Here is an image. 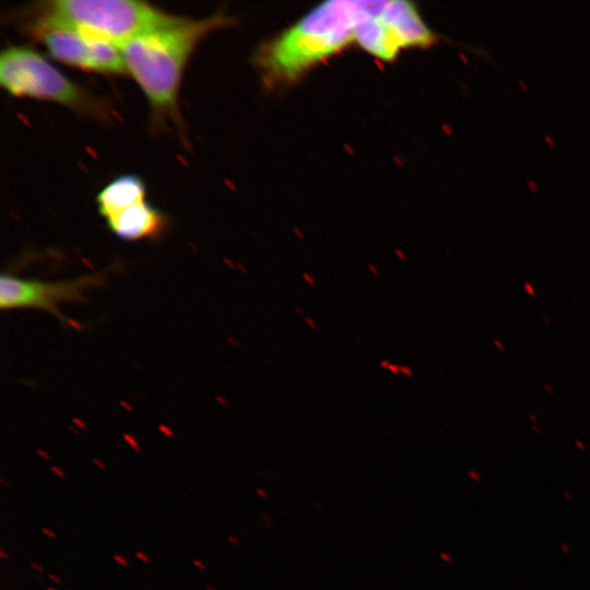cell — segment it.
I'll use <instances>...</instances> for the list:
<instances>
[{
    "instance_id": "23",
    "label": "cell",
    "mask_w": 590,
    "mask_h": 590,
    "mask_svg": "<svg viewBox=\"0 0 590 590\" xmlns=\"http://www.w3.org/2000/svg\"><path fill=\"white\" fill-rule=\"evenodd\" d=\"M95 464H97L101 469H105V464H103L101 461L98 460H94Z\"/></svg>"
},
{
    "instance_id": "12",
    "label": "cell",
    "mask_w": 590,
    "mask_h": 590,
    "mask_svg": "<svg viewBox=\"0 0 590 590\" xmlns=\"http://www.w3.org/2000/svg\"><path fill=\"white\" fill-rule=\"evenodd\" d=\"M31 567H32L35 571H37V573H39V574H44V573H45V568H44L40 564H38V563L32 562V563H31Z\"/></svg>"
},
{
    "instance_id": "24",
    "label": "cell",
    "mask_w": 590,
    "mask_h": 590,
    "mask_svg": "<svg viewBox=\"0 0 590 590\" xmlns=\"http://www.w3.org/2000/svg\"><path fill=\"white\" fill-rule=\"evenodd\" d=\"M227 539L233 543V544H238L237 542V539L233 538V536H227Z\"/></svg>"
},
{
    "instance_id": "5",
    "label": "cell",
    "mask_w": 590,
    "mask_h": 590,
    "mask_svg": "<svg viewBox=\"0 0 590 590\" xmlns=\"http://www.w3.org/2000/svg\"><path fill=\"white\" fill-rule=\"evenodd\" d=\"M25 28L66 64L104 74L128 72L119 47L110 42L34 13Z\"/></svg>"
},
{
    "instance_id": "11",
    "label": "cell",
    "mask_w": 590,
    "mask_h": 590,
    "mask_svg": "<svg viewBox=\"0 0 590 590\" xmlns=\"http://www.w3.org/2000/svg\"><path fill=\"white\" fill-rule=\"evenodd\" d=\"M42 533H44L46 536L50 538V539H56L57 538V534L49 528L47 527H42L40 529Z\"/></svg>"
},
{
    "instance_id": "6",
    "label": "cell",
    "mask_w": 590,
    "mask_h": 590,
    "mask_svg": "<svg viewBox=\"0 0 590 590\" xmlns=\"http://www.w3.org/2000/svg\"><path fill=\"white\" fill-rule=\"evenodd\" d=\"M104 280V272L58 282L22 279L3 273L0 279V306L2 309L45 310L61 322L72 324L71 320L60 311L61 304L84 300V292L90 287L101 285Z\"/></svg>"
},
{
    "instance_id": "25",
    "label": "cell",
    "mask_w": 590,
    "mask_h": 590,
    "mask_svg": "<svg viewBox=\"0 0 590 590\" xmlns=\"http://www.w3.org/2000/svg\"><path fill=\"white\" fill-rule=\"evenodd\" d=\"M0 482H1V484H2L3 486H9V484H8L7 482H5V480H4V479H1V481H0Z\"/></svg>"
},
{
    "instance_id": "26",
    "label": "cell",
    "mask_w": 590,
    "mask_h": 590,
    "mask_svg": "<svg viewBox=\"0 0 590 590\" xmlns=\"http://www.w3.org/2000/svg\"><path fill=\"white\" fill-rule=\"evenodd\" d=\"M206 589H208V590H215V588H213V587L210 586V585L206 586Z\"/></svg>"
},
{
    "instance_id": "17",
    "label": "cell",
    "mask_w": 590,
    "mask_h": 590,
    "mask_svg": "<svg viewBox=\"0 0 590 590\" xmlns=\"http://www.w3.org/2000/svg\"><path fill=\"white\" fill-rule=\"evenodd\" d=\"M47 576H48V578H49L50 580H52L55 583H58V585H61V583H62L61 578L58 577L57 575H55V574H48Z\"/></svg>"
},
{
    "instance_id": "22",
    "label": "cell",
    "mask_w": 590,
    "mask_h": 590,
    "mask_svg": "<svg viewBox=\"0 0 590 590\" xmlns=\"http://www.w3.org/2000/svg\"><path fill=\"white\" fill-rule=\"evenodd\" d=\"M0 557L1 558H7V557H9V554H7L3 548H0Z\"/></svg>"
},
{
    "instance_id": "4",
    "label": "cell",
    "mask_w": 590,
    "mask_h": 590,
    "mask_svg": "<svg viewBox=\"0 0 590 590\" xmlns=\"http://www.w3.org/2000/svg\"><path fill=\"white\" fill-rule=\"evenodd\" d=\"M0 84L12 96L54 102L95 118L107 115L103 101L69 80L28 47L11 46L2 50Z\"/></svg>"
},
{
    "instance_id": "3",
    "label": "cell",
    "mask_w": 590,
    "mask_h": 590,
    "mask_svg": "<svg viewBox=\"0 0 590 590\" xmlns=\"http://www.w3.org/2000/svg\"><path fill=\"white\" fill-rule=\"evenodd\" d=\"M32 11L118 47L142 33L168 26L181 17L146 2L132 0L46 1L37 3Z\"/></svg>"
},
{
    "instance_id": "15",
    "label": "cell",
    "mask_w": 590,
    "mask_h": 590,
    "mask_svg": "<svg viewBox=\"0 0 590 590\" xmlns=\"http://www.w3.org/2000/svg\"><path fill=\"white\" fill-rule=\"evenodd\" d=\"M400 373L404 374L405 376H412L413 371L408 366H400Z\"/></svg>"
},
{
    "instance_id": "2",
    "label": "cell",
    "mask_w": 590,
    "mask_h": 590,
    "mask_svg": "<svg viewBox=\"0 0 590 590\" xmlns=\"http://www.w3.org/2000/svg\"><path fill=\"white\" fill-rule=\"evenodd\" d=\"M231 23L232 19L222 13L203 19L180 17L119 47L127 71L140 85L156 117L177 118L178 90L189 57L201 39Z\"/></svg>"
},
{
    "instance_id": "21",
    "label": "cell",
    "mask_w": 590,
    "mask_h": 590,
    "mask_svg": "<svg viewBox=\"0 0 590 590\" xmlns=\"http://www.w3.org/2000/svg\"><path fill=\"white\" fill-rule=\"evenodd\" d=\"M368 268H369V270H370V272L373 274L378 275L379 272H378L377 268L373 267L371 264H368Z\"/></svg>"
},
{
    "instance_id": "8",
    "label": "cell",
    "mask_w": 590,
    "mask_h": 590,
    "mask_svg": "<svg viewBox=\"0 0 590 590\" xmlns=\"http://www.w3.org/2000/svg\"><path fill=\"white\" fill-rule=\"evenodd\" d=\"M143 181L134 175L120 176L109 182L97 196L99 213L108 219L125 209L144 201Z\"/></svg>"
},
{
    "instance_id": "27",
    "label": "cell",
    "mask_w": 590,
    "mask_h": 590,
    "mask_svg": "<svg viewBox=\"0 0 590 590\" xmlns=\"http://www.w3.org/2000/svg\"><path fill=\"white\" fill-rule=\"evenodd\" d=\"M46 590H57V589H56V588H54V587H47V589H46Z\"/></svg>"
},
{
    "instance_id": "13",
    "label": "cell",
    "mask_w": 590,
    "mask_h": 590,
    "mask_svg": "<svg viewBox=\"0 0 590 590\" xmlns=\"http://www.w3.org/2000/svg\"><path fill=\"white\" fill-rule=\"evenodd\" d=\"M303 278L309 285H315L316 284L314 278L309 273L304 272Z\"/></svg>"
},
{
    "instance_id": "20",
    "label": "cell",
    "mask_w": 590,
    "mask_h": 590,
    "mask_svg": "<svg viewBox=\"0 0 590 590\" xmlns=\"http://www.w3.org/2000/svg\"><path fill=\"white\" fill-rule=\"evenodd\" d=\"M390 364H391V363H390L388 359H382V361L379 363V366H380L381 368L388 369V367H389Z\"/></svg>"
},
{
    "instance_id": "18",
    "label": "cell",
    "mask_w": 590,
    "mask_h": 590,
    "mask_svg": "<svg viewBox=\"0 0 590 590\" xmlns=\"http://www.w3.org/2000/svg\"><path fill=\"white\" fill-rule=\"evenodd\" d=\"M388 369L392 373H394L396 375L400 373V366L397 365V364H390Z\"/></svg>"
},
{
    "instance_id": "14",
    "label": "cell",
    "mask_w": 590,
    "mask_h": 590,
    "mask_svg": "<svg viewBox=\"0 0 590 590\" xmlns=\"http://www.w3.org/2000/svg\"><path fill=\"white\" fill-rule=\"evenodd\" d=\"M50 470H51L56 475H58L59 477H62V479L66 477V473H64L61 469H59V468H57V467H51Z\"/></svg>"
},
{
    "instance_id": "1",
    "label": "cell",
    "mask_w": 590,
    "mask_h": 590,
    "mask_svg": "<svg viewBox=\"0 0 590 590\" xmlns=\"http://www.w3.org/2000/svg\"><path fill=\"white\" fill-rule=\"evenodd\" d=\"M439 38L413 2L329 0L263 44L255 63L269 85L285 84L352 44L392 61L402 50L429 48Z\"/></svg>"
},
{
    "instance_id": "10",
    "label": "cell",
    "mask_w": 590,
    "mask_h": 590,
    "mask_svg": "<svg viewBox=\"0 0 590 590\" xmlns=\"http://www.w3.org/2000/svg\"><path fill=\"white\" fill-rule=\"evenodd\" d=\"M134 555L138 559H140L141 562L145 564H149L151 562L150 557L141 551H137Z\"/></svg>"
},
{
    "instance_id": "9",
    "label": "cell",
    "mask_w": 590,
    "mask_h": 590,
    "mask_svg": "<svg viewBox=\"0 0 590 590\" xmlns=\"http://www.w3.org/2000/svg\"><path fill=\"white\" fill-rule=\"evenodd\" d=\"M113 559L122 567L129 566V560L120 554H114Z\"/></svg>"
},
{
    "instance_id": "7",
    "label": "cell",
    "mask_w": 590,
    "mask_h": 590,
    "mask_svg": "<svg viewBox=\"0 0 590 590\" xmlns=\"http://www.w3.org/2000/svg\"><path fill=\"white\" fill-rule=\"evenodd\" d=\"M106 220L110 231L125 240L154 237L165 227L164 215L145 201L138 202Z\"/></svg>"
},
{
    "instance_id": "16",
    "label": "cell",
    "mask_w": 590,
    "mask_h": 590,
    "mask_svg": "<svg viewBox=\"0 0 590 590\" xmlns=\"http://www.w3.org/2000/svg\"><path fill=\"white\" fill-rule=\"evenodd\" d=\"M192 564H193L197 568H199V569H201V570H205V565L203 564V562H202L201 559H193V560H192Z\"/></svg>"
},
{
    "instance_id": "28",
    "label": "cell",
    "mask_w": 590,
    "mask_h": 590,
    "mask_svg": "<svg viewBox=\"0 0 590 590\" xmlns=\"http://www.w3.org/2000/svg\"><path fill=\"white\" fill-rule=\"evenodd\" d=\"M67 590H69V589H67Z\"/></svg>"
},
{
    "instance_id": "19",
    "label": "cell",
    "mask_w": 590,
    "mask_h": 590,
    "mask_svg": "<svg viewBox=\"0 0 590 590\" xmlns=\"http://www.w3.org/2000/svg\"><path fill=\"white\" fill-rule=\"evenodd\" d=\"M305 321H306V323H307L311 329H316V328H317L315 321H312L310 318L305 317Z\"/></svg>"
}]
</instances>
